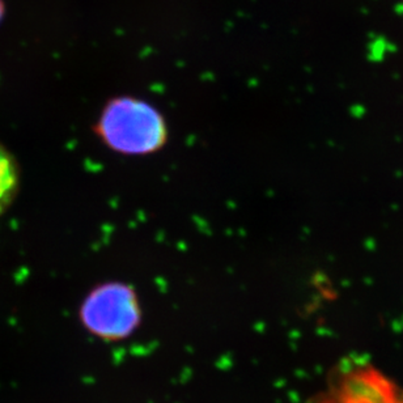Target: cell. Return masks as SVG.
I'll return each mask as SVG.
<instances>
[{"label":"cell","mask_w":403,"mask_h":403,"mask_svg":"<svg viewBox=\"0 0 403 403\" xmlns=\"http://www.w3.org/2000/svg\"><path fill=\"white\" fill-rule=\"evenodd\" d=\"M98 133L110 148L130 154L156 151L167 138L160 113L135 97L110 101L100 118Z\"/></svg>","instance_id":"1"},{"label":"cell","mask_w":403,"mask_h":403,"mask_svg":"<svg viewBox=\"0 0 403 403\" xmlns=\"http://www.w3.org/2000/svg\"><path fill=\"white\" fill-rule=\"evenodd\" d=\"M80 314L91 333L105 339H119L138 326L139 304L127 286L105 284L87 297Z\"/></svg>","instance_id":"2"},{"label":"cell","mask_w":403,"mask_h":403,"mask_svg":"<svg viewBox=\"0 0 403 403\" xmlns=\"http://www.w3.org/2000/svg\"><path fill=\"white\" fill-rule=\"evenodd\" d=\"M342 403H399L397 386L371 364H353L339 372L333 391Z\"/></svg>","instance_id":"3"},{"label":"cell","mask_w":403,"mask_h":403,"mask_svg":"<svg viewBox=\"0 0 403 403\" xmlns=\"http://www.w3.org/2000/svg\"><path fill=\"white\" fill-rule=\"evenodd\" d=\"M19 173L12 156L0 145V214L6 210L16 194Z\"/></svg>","instance_id":"4"},{"label":"cell","mask_w":403,"mask_h":403,"mask_svg":"<svg viewBox=\"0 0 403 403\" xmlns=\"http://www.w3.org/2000/svg\"><path fill=\"white\" fill-rule=\"evenodd\" d=\"M310 403H342L340 402L339 398L334 394H330V395H324V397H318L315 400H312Z\"/></svg>","instance_id":"5"},{"label":"cell","mask_w":403,"mask_h":403,"mask_svg":"<svg viewBox=\"0 0 403 403\" xmlns=\"http://www.w3.org/2000/svg\"><path fill=\"white\" fill-rule=\"evenodd\" d=\"M2 16H3V3L0 0V20H2Z\"/></svg>","instance_id":"6"},{"label":"cell","mask_w":403,"mask_h":403,"mask_svg":"<svg viewBox=\"0 0 403 403\" xmlns=\"http://www.w3.org/2000/svg\"><path fill=\"white\" fill-rule=\"evenodd\" d=\"M399 403H403V395H402V398H400V400H399Z\"/></svg>","instance_id":"7"},{"label":"cell","mask_w":403,"mask_h":403,"mask_svg":"<svg viewBox=\"0 0 403 403\" xmlns=\"http://www.w3.org/2000/svg\"><path fill=\"white\" fill-rule=\"evenodd\" d=\"M402 2H403V0H402Z\"/></svg>","instance_id":"8"}]
</instances>
